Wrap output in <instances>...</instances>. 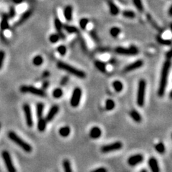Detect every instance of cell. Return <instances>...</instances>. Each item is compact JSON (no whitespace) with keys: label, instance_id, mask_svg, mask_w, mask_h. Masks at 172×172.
Returning a JSON list of instances; mask_svg holds the SVG:
<instances>
[{"label":"cell","instance_id":"obj_18","mask_svg":"<svg viewBox=\"0 0 172 172\" xmlns=\"http://www.w3.org/2000/svg\"><path fill=\"white\" fill-rule=\"evenodd\" d=\"M73 6L71 5H68L64 9V17L68 22H71L73 19Z\"/></svg>","mask_w":172,"mask_h":172},{"label":"cell","instance_id":"obj_37","mask_svg":"<svg viewBox=\"0 0 172 172\" xmlns=\"http://www.w3.org/2000/svg\"><path fill=\"white\" fill-rule=\"evenodd\" d=\"M63 96V91L61 88H55L53 92V96L56 99H59Z\"/></svg>","mask_w":172,"mask_h":172},{"label":"cell","instance_id":"obj_24","mask_svg":"<svg viewBox=\"0 0 172 172\" xmlns=\"http://www.w3.org/2000/svg\"><path fill=\"white\" fill-rule=\"evenodd\" d=\"M146 17H147V19H148V21L149 22V23L151 24V25L153 27H154L155 29L159 31L160 32H161L163 31V30H162L161 28L158 25V24H157L156 22H155L154 19H153V17H152L151 14H146Z\"/></svg>","mask_w":172,"mask_h":172},{"label":"cell","instance_id":"obj_42","mask_svg":"<svg viewBox=\"0 0 172 172\" xmlns=\"http://www.w3.org/2000/svg\"><path fill=\"white\" fill-rule=\"evenodd\" d=\"M15 14H16L15 8H14V6H12V7H10V9H9V13L8 17H9V18H13L14 17Z\"/></svg>","mask_w":172,"mask_h":172},{"label":"cell","instance_id":"obj_35","mask_svg":"<svg viewBox=\"0 0 172 172\" xmlns=\"http://www.w3.org/2000/svg\"><path fill=\"white\" fill-rule=\"evenodd\" d=\"M43 58L41 55H36L32 59V63L35 66H40L43 63Z\"/></svg>","mask_w":172,"mask_h":172},{"label":"cell","instance_id":"obj_34","mask_svg":"<svg viewBox=\"0 0 172 172\" xmlns=\"http://www.w3.org/2000/svg\"><path fill=\"white\" fill-rule=\"evenodd\" d=\"M155 149H156V151L158 152V153H163L166 151V147H165L164 144H163V143H162V142H159V143H158L155 146Z\"/></svg>","mask_w":172,"mask_h":172},{"label":"cell","instance_id":"obj_8","mask_svg":"<svg viewBox=\"0 0 172 172\" xmlns=\"http://www.w3.org/2000/svg\"><path fill=\"white\" fill-rule=\"evenodd\" d=\"M123 148V143L121 141H116L110 144L105 145L101 147V152L103 153H111V152L117 151Z\"/></svg>","mask_w":172,"mask_h":172},{"label":"cell","instance_id":"obj_25","mask_svg":"<svg viewBox=\"0 0 172 172\" xmlns=\"http://www.w3.org/2000/svg\"><path fill=\"white\" fill-rule=\"evenodd\" d=\"M94 64H95V66H96V68L100 72H101V73H106V63L100 60H96V61H95Z\"/></svg>","mask_w":172,"mask_h":172},{"label":"cell","instance_id":"obj_48","mask_svg":"<svg viewBox=\"0 0 172 172\" xmlns=\"http://www.w3.org/2000/svg\"><path fill=\"white\" fill-rule=\"evenodd\" d=\"M42 86H43V88H44V89H47V88H48V86H49V82H47V81L45 82V83H43Z\"/></svg>","mask_w":172,"mask_h":172},{"label":"cell","instance_id":"obj_28","mask_svg":"<svg viewBox=\"0 0 172 172\" xmlns=\"http://www.w3.org/2000/svg\"><path fill=\"white\" fill-rule=\"evenodd\" d=\"M113 88L117 93H120V92L123 91V85L122 83V82L120 81H115L113 83Z\"/></svg>","mask_w":172,"mask_h":172},{"label":"cell","instance_id":"obj_17","mask_svg":"<svg viewBox=\"0 0 172 172\" xmlns=\"http://www.w3.org/2000/svg\"><path fill=\"white\" fill-rule=\"evenodd\" d=\"M107 2H108V6H109L110 9V13H111V15L113 16H116L119 14V9H118V6H116V4L113 2L112 0H107Z\"/></svg>","mask_w":172,"mask_h":172},{"label":"cell","instance_id":"obj_13","mask_svg":"<svg viewBox=\"0 0 172 172\" xmlns=\"http://www.w3.org/2000/svg\"><path fill=\"white\" fill-rule=\"evenodd\" d=\"M59 106H57V105H54L50 108V111H48L45 120L47 122H50L51 121H53L54 119V118L55 117V116L59 112Z\"/></svg>","mask_w":172,"mask_h":172},{"label":"cell","instance_id":"obj_19","mask_svg":"<svg viewBox=\"0 0 172 172\" xmlns=\"http://www.w3.org/2000/svg\"><path fill=\"white\" fill-rule=\"evenodd\" d=\"M8 20H9V17H8L7 14H2L1 22H0V27H1V30L2 31L6 30L9 28V22Z\"/></svg>","mask_w":172,"mask_h":172},{"label":"cell","instance_id":"obj_5","mask_svg":"<svg viewBox=\"0 0 172 172\" xmlns=\"http://www.w3.org/2000/svg\"><path fill=\"white\" fill-rule=\"evenodd\" d=\"M19 90H20L21 93H30V94L40 97H45L47 96L45 92L43 90H41L37 88H35V87L31 86H22Z\"/></svg>","mask_w":172,"mask_h":172},{"label":"cell","instance_id":"obj_44","mask_svg":"<svg viewBox=\"0 0 172 172\" xmlns=\"http://www.w3.org/2000/svg\"><path fill=\"white\" fill-rule=\"evenodd\" d=\"M90 34H91V37L93 38V40H94L95 41H96V42H98V40H99V38H98V35L96 34V32L95 31H91V32H90Z\"/></svg>","mask_w":172,"mask_h":172},{"label":"cell","instance_id":"obj_36","mask_svg":"<svg viewBox=\"0 0 172 172\" xmlns=\"http://www.w3.org/2000/svg\"><path fill=\"white\" fill-rule=\"evenodd\" d=\"M123 16L124 17L128 18V19H134L136 17V14H135L134 12L131 10H125L122 13Z\"/></svg>","mask_w":172,"mask_h":172},{"label":"cell","instance_id":"obj_43","mask_svg":"<svg viewBox=\"0 0 172 172\" xmlns=\"http://www.w3.org/2000/svg\"><path fill=\"white\" fill-rule=\"evenodd\" d=\"M69 81V77L68 76H64L60 81V85L62 86H65L67 85V83Z\"/></svg>","mask_w":172,"mask_h":172},{"label":"cell","instance_id":"obj_30","mask_svg":"<svg viewBox=\"0 0 172 172\" xmlns=\"http://www.w3.org/2000/svg\"><path fill=\"white\" fill-rule=\"evenodd\" d=\"M106 106V111H111L114 109V108L116 107V103L112 99H108L106 101V106Z\"/></svg>","mask_w":172,"mask_h":172},{"label":"cell","instance_id":"obj_7","mask_svg":"<svg viewBox=\"0 0 172 172\" xmlns=\"http://www.w3.org/2000/svg\"><path fill=\"white\" fill-rule=\"evenodd\" d=\"M1 156H2L3 161L4 162L6 169L8 172H17L15 167L14 166V163L12 162L10 153L7 151H4L1 153Z\"/></svg>","mask_w":172,"mask_h":172},{"label":"cell","instance_id":"obj_21","mask_svg":"<svg viewBox=\"0 0 172 172\" xmlns=\"http://www.w3.org/2000/svg\"><path fill=\"white\" fill-rule=\"evenodd\" d=\"M47 126V121L45 118H43L42 117L40 118H38L37 121V129L40 132H43L45 131Z\"/></svg>","mask_w":172,"mask_h":172},{"label":"cell","instance_id":"obj_31","mask_svg":"<svg viewBox=\"0 0 172 172\" xmlns=\"http://www.w3.org/2000/svg\"><path fill=\"white\" fill-rule=\"evenodd\" d=\"M63 30H65L67 32L72 34V33H76L78 32V28L76 27L72 26V25H68V24H63Z\"/></svg>","mask_w":172,"mask_h":172},{"label":"cell","instance_id":"obj_46","mask_svg":"<svg viewBox=\"0 0 172 172\" xmlns=\"http://www.w3.org/2000/svg\"><path fill=\"white\" fill-rule=\"evenodd\" d=\"M50 73L49 71H46L42 73V77L43 78H47L50 76Z\"/></svg>","mask_w":172,"mask_h":172},{"label":"cell","instance_id":"obj_11","mask_svg":"<svg viewBox=\"0 0 172 172\" xmlns=\"http://www.w3.org/2000/svg\"><path fill=\"white\" fill-rule=\"evenodd\" d=\"M144 157L141 153L133 155L128 158V164L131 166H135L143 162Z\"/></svg>","mask_w":172,"mask_h":172},{"label":"cell","instance_id":"obj_32","mask_svg":"<svg viewBox=\"0 0 172 172\" xmlns=\"http://www.w3.org/2000/svg\"><path fill=\"white\" fill-rule=\"evenodd\" d=\"M121 32V30L118 27H113L110 30V34L113 37H117L120 35V33Z\"/></svg>","mask_w":172,"mask_h":172},{"label":"cell","instance_id":"obj_15","mask_svg":"<svg viewBox=\"0 0 172 172\" xmlns=\"http://www.w3.org/2000/svg\"><path fill=\"white\" fill-rule=\"evenodd\" d=\"M54 23H55V27L56 31L58 32V35L60 36V38L62 40L65 39V36L64 33L63 32V23H62V22L60 21V19H58V18H55V19Z\"/></svg>","mask_w":172,"mask_h":172},{"label":"cell","instance_id":"obj_53","mask_svg":"<svg viewBox=\"0 0 172 172\" xmlns=\"http://www.w3.org/2000/svg\"><path fill=\"white\" fill-rule=\"evenodd\" d=\"M2 1V0H0V1Z\"/></svg>","mask_w":172,"mask_h":172},{"label":"cell","instance_id":"obj_1","mask_svg":"<svg viewBox=\"0 0 172 172\" xmlns=\"http://www.w3.org/2000/svg\"><path fill=\"white\" fill-rule=\"evenodd\" d=\"M171 61L166 60L163 63V67L161 69V78H160L159 82V86H158V96L159 97L163 96L166 91L167 83H168V77L169 74L170 68H171Z\"/></svg>","mask_w":172,"mask_h":172},{"label":"cell","instance_id":"obj_38","mask_svg":"<svg viewBox=\"0 0 172 172\" xmlns=\"http://www.w3.org/2000/svg\"><path fill=\"white\" fill-rule=\"evenodd\" d=\"M60 36L58 35V34H52L49 37L50 42L51 43H53V44L58 42L60 40Z\"/></svg>","mask_w":172,"mask_h":172},{"label":"cell","instance_id":"obj_39","mask_svg":"<svg viewBox=\"0 0 172 172\" xmlns=\"http://www.w3.org/2000/svg\"><path fill=\"white\" fill-rule=\"evenodd\" d=\"M57 51L61 56H64L67 53V48L65 45H60L57 47Z\"/></svg>","mask_w":172,"mask_h":172},{"label":"cell","instance_id":"obj_40","mask_svg":"<svg viewBox=\"0 0 172 172\" xmlns=\"http://www.w3.org/2000/svg\"><path fill=\"white\" fill-rule=\"evenodd\" d=\"M88 22H89V21H88V19H86V18H82V19L79 22V24H80V27H81V29L82 30L86 29V27L88 26Z\"/></svg>","mask_w":172,"mask_h":172},{"label":"cell","instance_id":"obj_51","mask_svg":"<svg viewBox=\"0 0 172 172\" xmlns=\"http://www.w3.org/2000/svg\"><path fill=\"white\" fill-rule=\"evenodd\" d=\"M140 172H148V171H147V170H146V169H143V170H141V171Z\"/></svg>","mask_w":172,"mask_h":172},{"label":"cell","instance_id":"obj_52","mask_svg":"<svg viewBox=\"0 0 172 172\" xmlns=\"http://www.w3.org/2000/svg\"><path fill=\"white\" fill-rule=\"evenodd\" d=\"M0 129H1V123H0Z\"/></svg>","mask_w":172,"mask_h":172},{"label":"cell","instance_id":"obj_27","mask_svg":"<svg viewBox=\"0 0 172 172\" xmlns=\"http://www.w3.org/2000/svg\"><path fill=\"white\" fill-rule=\"evenodd\" d=\"M156 40L159 44L162 45L169 46L171 45V41L170 40L164 39V38L162 37L160 35H158L156 36Z\"/></svg>","mask_w":172,"mask_h":172},{"label":"cell","instance_id":"obj_22","mask_svg":"<svg viewBox=\"0 0 172 172\" xmlns=\"http://www.w3.org/2000/svg\"><path fill=\"white\" fill-rule=\"evenodd\" d=\"M130 116L136 123H141L142 121V117L141 114L138 111H136V110H132L130 112Z\"/></svg>","mask_w":172,"mask_h":172},{"label":"cell","instance_id":"obj_6","mask_svg":"<svg viewBox=\"0 0 172 172\" xmlns=\"http://www.w3.org/2000/svg\"><path fill=\"white\" fill-rule=\"evenodd\" d=\"M117 54L122 55H136L138 53V50L136 46L131 45L128 48H125L123 47H118L115 50Z\"/></svg>","mask_w":172,"mask_h":172},{"label":"cell","instance_id":"obj_50","mask_svg":"<svg viewBox=\"0 0 172 172\" xmlns=\"http://www.w3.org/2000/svg\"><path fill=\"white\" fill-rule=\"evenodd\" d=\"M168 15L170 17L172 16V5L170 6L169 9H168Z\"/></svg>","mask_w":172,"mask_h":172},{"label":"cell","instance_id":"obj_33","mask_svg":"<svg viewBox=\"0 0 172 172\" xmlns=\"http://www.w3.org/2000/svg\"><path fill=\"white\" fill-rule=\"evenodd\" d=\"M133 2L134 6L138 9L140 12H143L144 11V6H143V3H142L141 0H133Z\"/></svg>","mask_w":172,"mask_h":172},{"label":"cell","instance_id":"obj_45","mask_svg":"<svg viewBox=\"0 0 172 172\" xmlns=\"http://www.w3.org/2000/svg\"><path fill=\"white\" fill-rule=\"evenodd\" d=\"M91 172H108V170L105 167H99V168H97Z\"/></svg>","mask_w":172,"mask_h":172},{"label":"cell","instance_id":"obj_47","mask_svg":"<svg viewBox=\"0 0 172 172\" xmlns=\"http://www.w3.org/2000/svg\"><path fill=\"white\" fill-rule=\"evenodd\" d=\"M166 60H171V50H168V52H166Z\"/></svg>","mask_w":172,"mask_h":172},{"label":"cell","instance_id":"obj_23","mask_svg":"<svg viewBox=\"0 0 172 172\" xmlns=\"http://www.w3.org/2000/svg\"><path fill=\"white\" fill-rule=\"evenodd\" d=\"M71 128L69 126H63L61 127L59 129V134L60 136L63 137V138H66L71 134Z\"/></svg>","mask_w":172,"mask_h":172},{"label":"cell","instance_id":"obj_26","mask_svg":"<svg viewBox=\"0 0 172 172\" xmlns=\"http://www.w3.org/2000/svg\"><path fill=\"white\" fill-rule=\"evenodd\" d=\"M45 106L42 103H38L36 106V113L37 118H40L42 117L43 111H44Z\"/></svg>","mask_w":172,"mask_h":172},{"label":"cell","instance_id":"obj_9","mask_svg":"<svg viewBox=\"0 0 172 172\" xmlns=\"http://www.w3.org/2000/svg\"><path fill=\"white\" fill-rule=\"evenodd\" d=\"M82 97V90L80 88H76L73 90V93H72L71 101V106L73 108H76L79 106L80 102H81Z\"/></svg>","mask_w":172,"mask_h":172},{"label":"cell","instance_id":"obj_2","mask_svg":"<svg viewBox=\"0 0 172 172\" xmlns=\"http://www.w3.org/2000/svg\"><path fill=\"white\" fill-rule=\"evenodd\" d=\"M57 67H58L59 69L62 70V71H65L67 73H70L72 76H76L78 78L83 79V78H85L86 77V74L84 71L78 69V68L71 65H68V63H64V62L61 61L58 62V63H57Z\"/></svg>","mask_w":172,"mask_h":172},{"label":"cell","instance_id":"obj_49","mask_svg":"<svg viewBox=\"0 0 172 172\" xmlns=\"http://www.w3.org/2000/svg\"><path fill=\"white\" fill-rule=\"evenodd\" d=\"M24 1V0H12V1L14 3H15L17 4H21L22 1Z\"/></svg>","mask_w":172,"mask_h":172},{"label":"cell","instance_id":"obj_10","mask_svg":"<svg viewBox=\"0 0 172 172\" xmlns=\"http://www.w3.org/2000/svg\"><path fill=\"white\" fill-rule=\"evenodd\" d=\"M22 109L24 111V115H25V119L26 123L27 126L29 128H32L33 126V118H32V110L30 106L27 103H24L22 106Z\"/></svg>","mask_w":172,"mask_h":172},{"label":"cell","instance_id":"obj_12","mask_svg":"<svg viewBox=\"0 0 172 172\" xmlns=\"http://www.w3.org/2000/svg\"><path fill=\"white\" fill-rule=\"evenodd\" d=\"M143 65V61L142 60H138L133 62V63H130L129 65H128L126 68H124L125 73H128V72H131L133 71H136V70L138 69V68H141Z\"/></svg>","mask_w":172,"mask_h":172},{"label":"cell","instance_id":"obj_4","mask_svg":"<svg viewBox=\"0 0 172 172\" xmlns=\"http://www.w3.org/2000/svg\"><path fill=\"white\" fill-rule=\"evenodd\" d=\"M146 89V82L144 79H141L139 82H138L136 98L137 105L139 107H143L144 106Z\"/></svg>","mask_w":172,"mask_h":172},{"label":"cell","instance_id":"obj_41","mask_svg":"<svg viewBox=\"0 0 172 172\" xmlns=\"http://www.w3.org/2000/svg\"><path fill=\"white\" fill-rule=\"evenodd\" d=\"M4 58H5V53L3 50H0V70L2 68Z\"/></svg>","mask_w":172,"mask_h":172},{"label":"cell","instance_id":"obj_14","mask_svg":"<svg viewBox=\"0 0 172 172\" xmlns=\"http://www.w3.org/2000/svg\"><path fill=\"white\" fill-rule=\"evenodd\" d=\"M148 165L151 172H160L158 162L155 157H151L148 160Z\"/></svg>","mask_w":172,"mask_h":172},{"label":"cell","instance_id":"obj_29","mask_svg":"<svg viewBox=\"0 0 172 172\" xmlns=\"http://www.w3.org/2000/svg\"><path fill=\"white\" fill-rule=\"evenodd\" d=\"M63 169H64V172H73L71 161H70L68 159L63 160Z\"/></svg>","mask_w":172,"mask_h":172},{"label":"cell","instance_id":"obj_3","mask_svg":"<svg viewBox=\"0 0 172 172\" xmlns=\"http://www.w3.org/2000/svg\"><path fill=\"white\" fill-rule=\"evenodd\" d=\"M8 137H9V139L12 141L14 142V143H16L17 146H19L24 151L27 152V153H30L32 151V147L27 142L20 138L17 134L14 131H9L8 133Z\"/></svg>","mask_w":172,"mask_h":172},{"label":"cell","instance_id":"obj_16","mask_svg":"<svg viewBox=\"0 0 172 172\" xmlns=\"http://www.w3.org/2000/svg\"><path fill=\"white\" fill-rule=\"evenodd\" d=\"M102 135V131L98 126H94L91 128L89 132V136L92 139H98Z\"/></svg>","mask_w":172,"mask_h":172},{"label":"cell","instance_id":"obj_20","mask_svg":"<svg viewBox=\"0 0 172 172\" xmlns=\"http://www.w3.org/2000/svg\"><path fill=\"white\" fill-rule=\"evenodd\" d=\"M32 14V9H29V10L26 11L21 16V17L19 18V19L18 20L17 22V25H20V24H22L23 22H24L27 20V19L30 17Z\"/></svg>","mask_w":172,"mask_h":172}]
</instances>
